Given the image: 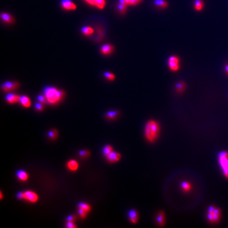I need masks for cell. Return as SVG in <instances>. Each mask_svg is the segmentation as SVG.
<instances>
[{
	"label": "cell",
	"instance_id": "1f68e13d",
	"mask_svg": "<svg viewBox=\"0 0 228 228\" xmlns=\"http://www.w3.org/2000/svg\"><path fill=\"white\" fill-rule=\"evenodd\" d=\"M35 108L39 111H42L44 110V106L41 102H38L35 105Z\"/></svg>",
	"mask_w": 228,
	"mask_h": 228
},
{
	"label": "cell",
	"instance_id": "e575fe53",
	"mask_svg": "<svg viewBox=\"0 0 228 228\" xmlns=\"http://www.w3.org/2000/svg\"><path fill=\"white\" fill-rule=\"evenodd\" d=\"M67 227L69 228H75L76 227V226L73 224V221H68L67 223Z\"/></svg>",
	"mask_w": 228,
	"mask_h": 228
},
{
	"label": "cell",
	"instance_id": "9c48e42d",
	"mask_svg": "<svg viewBox=\"0 0 228 228\" xmlns=\"http://www.w3.org/2000/svg\"><path fill=\"white\" fill-rule=\"evenodd\" d=\"M61 4L64 9L67 10H75L77 8L76 4L70 0H62Z\"/></svg>",
	"mask_w": 228,
	"mask_h": 228
},
{
	"label": "cell",
	"instance_id": "2e32d148",
	"mask_svg": "<svg viewBox=\"0 0 228 228\" xmlns=\"http://www.w3.org/2000/svg\"><path fill=\"white\" fill-rule=\"evenodd\" d=\"M127 6L124 0H119L118 4L117 5V9L120 13L125 14L127 11Z\"/></svg>",
	"mask_w": 228,
	"mask_h": 228
},
{
	"label": "cell",
	"instance_id": "44dd1931",
	"mask_svg": "<svg viewBox=\"0 0 228 228\" xmlns=\"http://www.w3.org/2000/svg\"><path fill=\"white\" fill-rule=\"evenodd\" d=\"M204 6V2L202 0H195L194 1V7L197 11H201Z\"/></svg>",
	"mask_w": 228,
	"mask_h": 228
},
{
	"label": "cell",
	"instance_id": "d590c367",
	"mask_svg": "<svg viewBox=\"0 0 228 228\" xmlns=\"http://www.w3.org/2000/svg\"><path fill=\"white\" fill-rule=\"evenodd\" d=\"M17 197L19 199H24V193L20 192L18 194Z\"/></svg>",
	"mask_w": 228,
	"mask_h": 228
},
{
	"label": "cell",
	"instance_id": "7c38bea8",
	"mask_svg": "<svg viewBox=\"0 0 228 228\" xmlns=\"http://www.w3.org/2000/svg\"><path fill=\"white\" fill-rule=\"evenodd\" d=\"M114 49V48L113 46L110 44H106L103 45L101 48V52L104 55H108L111 54L113 52Z\"/></svg>",
	"mask_w": 228,
	"mask_h": 228
},
{
	"label": "cell",
	"instance_id": "e0dca14e",
	"mask_svg": "<svg viewBox=\"0 0 228 228\" xmlns=\"http://www.w3.org/2000/svg\"><path fill=\"white\" fill-rule=\"evenodd\" d=\"M20 102L22 105L26 108L30 107L31 106V101L27 96H22L20 98Z\"/></svg>",
	"mask_w": 228,
	"mask_h": 228
},
{
	"label": "cell",
	"instance_id": "52a82bcc",
	"mask_svg": "<svg viewBox=\"0 0 228 228\" xmlns=\"http://www.w3.org/2000/svg\"><path fill=\"white\" fill-rule=\"evenodd\" d=\"M90 6L98 7L99 9H103L106 5L105 0H85Z\"/></svg>",
	"mask_w": 228,
	"mask_h": 228
},
{
	"label": "cell",
	"instance_id": "8fae6325",
	"mask_svg": "<svg viewBox=\"0 0 228 228\" xmlns=\"http://www.w3.org/2000/svg\"><path fill=\"white\" fill-rule=\"evenodd\" d=\"M106 157L107 158L108 160L110 161V162L115 163L119 161V160L121 158V155L120 154L117 153V152L112 151L111 153H110Z\"/></svg>",
	"mask_w": 228,
	"mask_h": 228
},
{
	"label": "cell",
	"instance_id": "7a4b0ae2",
	"mask_svg": "<svg viewBox=\"0 0 228 228\" xmlns=\"http://www.w3.org/2000/svg\"><path fill=\"white\" fill-rule=\"evenodd\" d=\"M44 93L48 102L51 104H56L60 102L64 95V91L52 87L45 88Z\"/></svg>",
	"mask_w": 228,
	"mask_h": 228
},
{
	"label": "cell",
	"instance_id": "603a6c76",
	"mask_svg": "<svg viewBox=\"0 0 228 228\" xmlns=\"http://www.w3.org/2000/svg\"><path fill=\"white\" fill-rule=\"evenodd\" d=\"M185 84L183 82H179L175 85V89L178 93H182L185 89Z\"/></svg>",
	"mask_w": 228,
	"mask_h": 228
},
{
	"label": "cell",
	"instance_id": "3957f363",
	"mask_svg": "<svg viewBox=\"0 0 228 228\" xmlns=\"http://www.w3.org/2000/svg\"><path fill=\"white\" fill-rule=\"evenodd\" d=\"M221 217V211L219 208L214 206H210L208 208L207 218L211 223L217 222Z\"/></svg>",
	"mask_w": 228,
	"mask_h": 228
},
{
	"label": "cell",
	"instance_id": "5bb4252c",
	"mask_svg": "<svg viewBox=\"0 0 228 228\" xmlns=\"http://www.w3.org/2000/svg\"><path fill=\"white\" fill-rule=\"evenodd\" d=\"M1 17L4 22L7 23H13L15 22V19L13 17H12L9 13L3 12L1 15Z\"/></svg>",
	"mask_w": 228,
	"mask_h": 228
},
{
	"label": "cell",
	"instance_id": "9a60e30c",
	"mask_svg": "<svg viewBox=\"0 0 228 228\" xmlns=\"http://www.w3.org/2000/svg\"><path fill=\"white\" fill-rule=\"evenodd\" d=\"M156 222L159 226H163L164 225L165 222V214L163 211H160L157 213L156 217Z\"/></svg>",
	"mask_w": 228,
	"mask_h": 228
},
{
	"label": "cell",
	"instance_id": "d6986e66",
	"mask_svg": "<svg viewBox=\"0 0 228 228\" xmlns=\"http://www.w3.org/2000/svg\"><path fill=\"white\" fill-rule=\"evenodd\" d=\"M154 3L157 7L161 8H166L168 5V2L165 0H154Z\"/></svg>",
	"mask_w": 228,
	"mask_h": 228
},
{
	"label": "cell",
	"instance_id": "30bf717a",
	"mask_svg": "<svg viewBox=\"0 0 228 228\" xmlns=\"http://www.w3.org/2000/svg\"><path fill=\"white\" fill-rule=\"evenodd\" d=\"M6 100L10 104H13L17 103L20 101V97L18 95L14 93H9L6 96Z\"/></svg>",
	"mask_w": 228,
	"mask_h": 228
},
{
	"label": "cell",
	"instance_id": "d6a6232c",
	"mask_svg": "<svg viewBox=\"0 0 228 228\" xmlns=\"http://www.w3.org/2000/svg\"><path fill=\"white\" fill-rule=\"evenodd\" d=\"M79 155L81 156V157H87L89 155V151H79Z\"/></svg>",
	"mask_w": 228,
	"mask_h": 228
},
{
	"label": "cell",
	"instance_id": "836d02e7",
	"mask_svg": "<svg viewBox=\"0 0 228 228\" xmlns=\"http://www.w3.org/2000/svg\"><path fill=\"white\" fill-rule=\"evenodd\" d=\"M46 97H44L43 95H39L38 96V100L39 102H41L42 104H44L46 102Z\"/></svg>",
	"mask_w": 228,
	"mask_h": 228
},
{
	"label": "cell",
	"instance_id": "f1b7e54d",
	"mask_svg": "<svg viewBox=\"0 0 228 228\" xmlns=\"http://www.w3.org/2000/svg\"><path fill=\"white\" fill-rule=\"evenodd\" d=\"M104 76L106 77V78L108 79L110 81H113L115 79V75L113 73L109 72H105L104 74Z\"/></svg>",
	"mask_w": 228,
	"mask_h": 228
},
{
	"label": "cell",
	"instance_id": "4316f807",
	"mask_svg": "<svg viewBox=\"0 0 228 228\" xmlns=\"http://www.w3.org/2000/svg\"><path fill=\"white\" fill-rule=\"evenodd\" d=\"M112 151H113V148L109 145H107L105 146L104 150H103V153L106 156H107L108 155H109L110 153H111Z\"/></svg>",
	"mask_w": 228,
	"mask_h": 228
},
{
	"label": "cell",
	"instance_id": "ffe728a7",
	"mask_svg": "<svg viewBox=\"0 0 228 228\" xmlns=\"http://www.w3.org/2000/svg\"><path fill=\"white\" fill-rule=\"evenodd\" d=\"M17 175L19 179H20L21 181H26L28 179L27 174L26 173V172L22 171V170L19 171L17 172Z\"/></svg>",
	"mask_w": 228,
	"mask_h": 228
},
{
	"label": "cell",
	"instance_id": "cb8c5ba5",
	"mask_svg": "<svg viewBox=\"0 0 228 228\" xmlns=\"http://www.w3.org/2000/svg\"><path fill=\"white\" fill-rule=\"evenodd\" d=\"M118 115V111L116 110L109 111L106 114V116L110 119H114Z\"/></svg>",
	"mask_w": 228,
	"mask_h": 228
},
{
	"label": "cell",
	"instance_id": "277c9868",
	"mask_svg": "<svg viewBox=\"0 0 228 228\" xmlns=\"http://www.w3.org/2000/svg\"><path fill=\"white\" fill-rule=\"evenodd\" d=\"M219 160L224 175L228 178V152L222 151L219 154Z\"/></svg>",
	"mask_w": 228,
	"mask_h": 228
},
{
	"label": "cell",
	"instance_id": "83f0119b",
	"mask_svg": "<svg viewBox=\"0 0 228 228\" xmlns=\"http://www.w3.org/2000/svg\"><path fill=\"white\" fill-rule=\"evenodd\" d=\"M78 207L79 208H81L82 209L85 210L86 211L89 212L90 211V210L91 209L90 206L89 205H88L87 203H79Z\"/></svg>",
	"mask_w": 228,
	"mask_h": 228
},
{
	"label": "cell",
	"instance_id": "5b68a950",
	"mask_svg": "<svg viewBox=\"0 0 228 228\" xmlns=\"http://www.w3.org/2000/svg\"><path fill=\"white\" fill-rule=\"evenodd\" d=\"M19 87V84L17 81H7L2 84V89L6 92L17 89Z\"/></svg>",
	"mask_w": 228,
	"mask_h": 228
},
{
	"label": "cell",
	"instance_id": "ba28073f",
	"mask_svg": "<svg viewBox=\"0 0 228 228\" xmlns=\"http://www.w3.org/2000/svg\"><path fill=\"white\" fill-rule=\"evenodd\" d=\"M24 199H26L27 201L31 202H36L38 200V197L37 194L31 191H27L24 192Z\"/></svg>",
	"mask_w": 228,
	"mask_h": 228
},
{
	"label": "cell",
	"instance_id": "74e56055",
	"mask_svg": "<svg viewBox=\"0 0 228 228\" xmlns=\"http://www.w3.org/2000/svg\"><path fill=\"white\" fill-rule=\"evenodd\" d=\"M226 73L228 74V64L226 66Z\"/></svg>",
	"mask_w": 228,
	"mask_h": 228
},
{
	"label": "cell",
	"instance_id": "f546056e",
	"mask_svg": "<svg viewBox=\"0 0 228 228\" xmlns=\"http://www.w3.org/2000/svg\"><path fill=\"white\" fill-rule=\"evenodd\" d=\"M48 135L50 139H54L57 137L58 133H57V131H56V130H52L48 133Z\"/></svg>",
	"mask_w": 228,
	"mask_h": 228
},
{
	"label": "cell",
	"instance_id": "8d00e7d4",
	"mask_svg": "<svg viewBox=\"0 0 228 228\" xmlns=\"http://www.w3.org/2000/svg\"><path fill=\"white\" fill-rule=\"evenodd\" d=\"M76 219L75 216H73V215H70L67 218V221H73L75 219Z\"/></svg>",
	"mask_w": 228,
	"mask_h": 228
},
{
	"label": "cell",
	"instance_id": "4fadbf2b",
	"mask_svg": "<svg viewBox=\"0 0 228 228\" xmlns=\"http://www.w3.org/2000/svg\"><path fill=\"white\" fill-rule=\"evenodd\" d=\"M128 217H129L131 222L134 224L136 223L139 220V214L136 210H130L128 213Z\"/></svg>",
	"mask_w": 228,
	"mask_h": 228
},
{
	"label": "cell",
	"instance_id": "6da1fadb",
	"mask_svg": "<svg viewBox=\"0 0 228 228\" xmlns=\"http://www.w3.org/2000/svg\"><path fill=\"white\" fill-rule=\"evenodd\" d=\"M160 133V126L156 121L150 120L146 123L145 127V135L150 142L156 141Z\"/></svg>",
	"mask_w": 228,
	"mask_h": 228
},
{
	"label": "cell",
	"instance_id": "d4e9b609",
	"mask_svg": "<svg viewBox=\"0 0 228 228\" xmlns=\"http://www.w3.org/2000/svg\"><path fill=\"white\" fill-rule=\"evenodd\" d=\"M181 188L183 191L188 192L191 189V185L189 183L184 181L181 183Z\"/></svg>",
	"mask_w": 228,
	"mask_h": 228
},
{
	"label": "cell",
	"instance_id": "4dcf8cb0",
	"mask_svg": "<svg viewBox=\"0 0 228 228\" xmlns=\"http://www.w3.org/2000/svg\"><path fill=\"white\" fill-rule=\"evenodd\" d=\"M78 212L79 215H81V217L82 218H86L87 214L88 213V212L84 210V209L79 208Z\"/></svg>",
	"mask_w": 228,
	"mask_h": 228
},
{
	"label": "cell",
	"instance_id": "7402d4cb",
	"mask_svg": "<svg viewBox=\"0 0 228 228\" xmlns=\"http://www.w3.org/2000/svg\"><path fill=\"white\" fill-rule=\"evenodd\" d=\"M82 33L86 35H93L94 32L93 29L90 27H84L81 29Z\"/></svg>",
	"mask_w": 228,
	"mask_h": 228
},
{
	"label": "cell",
	"instance_id": "484cf974",
	"mask_svg": "<svg viewBox=\"0 0 228 228\" xmlns=\"http://www.w3.org/2000/svg\"><path fill=\"white\" fill-rule=\"evenodd\" d=\"M127 6H137L142 2L143 0H124Z\"/></svg>",
	"mask_w": 228,
	"mask_h": 228
},
{
	"label": "cell",
	"instance_id": "ac0fdd59",
	"mask_svg": "<svg viewBox=\"0 0 228 228\" xmlns=\"http://www.w3.org/2000/svg\"><path fill=\"white\" fill-rule=\"evenodd\" d=\"M68 168L72 171H75L78 168V164L77 161L75 160H70L68 162Z\"/></svg>",
	"mask_w": 228,
	"mask_h": 228
},
{
	"label": "cell",
	"instance_id": "8992f818",
	"mask_svg": "<svg viewBox=\"0 0 228 228\" xmlns=\"http://www.w3.org/2000/svg\"><path fill=\"white\" fill-rule=\"evenodd\" d=\"M168 67L172 71H176L178 70L180 68L179 59L176 56H171L168 61Z\"/></svg>",
	"mask_w": 228,
	"mask_h": 228
},
{
	"label": "cell",
	"instance_id": "f35d334b",
	"mask_svg": "<svg viewBox=\"0 0 228 228\" xmlns=\"http://www.w3.org/2000/svg\"><path fill=\"white\" fill-rule=\"evenodd\" d=\"M0 195H1V199H3V195H2V192H1V194H0Z\"/></svg>",
	"mask_w": 228,
	"mask_h": 228
}]
</instances>
